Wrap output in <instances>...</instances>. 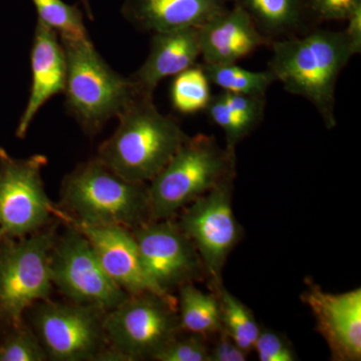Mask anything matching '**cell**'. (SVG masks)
I'll return each instance as SVG.
<instances>
[{"label":"cell","instance_id":"obj_1","mask_svg":"<svg viewBox=\"0 0 361 361\" xmlns=\"http://www.w3.org/2000/svg\"><path fill=\"white\" fill-rule=\"evenodd\" d=\"M269 70L284 90L315 106L327 129H334L336 89L341 71L355 56L345 33L316 28L270 44Z\"/></svg>","mask_w":361,"mask_h":361},{"label":"cell","instance_id":"obj_2","mask_svg":"<svg viewBox=\"0 0 361 361\" xmlns=\"http://www.w3.org/2000/svg\"><path fill=\"white\" fill-rule=\"evenodd\" d=\"M118 118L97 158L130 182H151L189 137L174 118L159 111L153 97L137 96Z\"/></svg>","mask_w":361,"mask_h":361},{"label":"cell","instance_id":"obj_3","mask_svg":"<svg viewBox=\"0 0 361 361\" xmlns=\"http://www.w3.org/2000/svg\"><path fill=\"white\" fill-rule=\"evenodd\" d=\"M68 219L133 230L152 221L148 186L123 179L96 158L78 166L61 186Z\"/></svg>","mask_w":361,"mask_h":361},{"label":"cell","instance_id":"obj_4","mask_svg":"<svg viewBox=\"0 0 361 361\" xmlns=\"http://www.w3.org/2000/svg\"><path fill=\"white\" fill-rule=\"evenodd\" d=\"M236 152L212 135L189 137L148 186L152 221L172 219L183 209L236 177Z\"/></svg>","mask_w":361,"mask_h":361},{"label":"cell","instance_id":"obj_5","mask_svg":"<svg viewBox=\"0 0 361 361\" xmlns=\"http://www.w3.org/2000/svg\"><path fill=\"white\" fill-rule=\"evenodd\" d=\"M61 42L66 61V109L85 133L97 134L140 94L129 78L106 63L90 37Z\"/></svg>","mask_w":361,"mask_h":361},{"label":"cell","instance_id":"obj_6","mask_svg":"<svg viewBox=\"0 0 361 361\" xmlns=\"http://www.w3.org/2000/svg\"><path fill=\"white\" fill-rule=\"evenodd\" d=\"M110 348L126 361L154 360L182 329L177 298L153 292L129 296L104 316Z\"/></svg>","mask_w":361,"mask_h":361},{"label":"cell","instance_id":"obj_7","mask_svg":"<svg viewBox=\"0 0 361 361\" xmlns=\"http://www.w3.org/2000/svg\"><path fill=\"white\" fill-rule=\"evenodd\" d=\"M54 242L52 232L39 230L0 248V311L16 324L33 303L49 299Z\"/></svg>","mask_w":361,"mask_h":361},{"label":"cell","instance_id":"obj_8","mask_svg":"<svg viewBox=\"0 0 361 361\" xmlns=\"http://www.w3.org/2000/svg\"><path fill=\"white\" fill-rule=\"evenodd\" d=\"M44 156L14 159L0 148V234L23 238L42 230L59 211L42 180Z\"/></svg>","mask_w":361,"mask_h":361},{"label":"cell","instance_id":"obj_9","mask_svg":"<svg viewBox=\"0 0 361 361\" xmlns=\"http://www.w3.org/2000/svg\"><path fill=\"white\" fill-rule=\"evenodd\" d=\"M233 182L226 180L183 209L180 222L200 256L210 287L222 283L228 256L243 237L232 207Z\"/></svg>","mask_w":361,"mask_h":361},{"label":"cell","instance_id":"obj_10","mask_svg":"<svg viewBox=\"0 0 361 361\" xmlns=\"http://www.w3.org/2000/svg\"><path fill=\"white\" fill-rule=\"evenodd\" d=\"M52 285L73 303L108 312L129 294L111 279L99 263L89 240L77 228L54 242L51 259Z\"/></svg>","mask_w":361,"mask_h":361},{"label":"cell","instance_id":"obj_11","mask_svg":"<svg viewBox=\"0 0 361 361\" xmlns=\"http://www.w3.org/2000/svg\"><path fill=\"white\" fill-rule=\"evenodd\" d=\"M104 311L82 304H42L35 325L47 357L59 361L97 360L106 348Z\"/></svg>","mask_w":361,"mask_h":361},{"label":"cell","instance_id":"obj_12","mask_svg":"<svg viewBox=\"0 0 361 361\" xmlns=\"http://www.w3.org/2000/svg\"><path fill=\"white\" fill-rule=\"evenodd\" d=\"M142 267L166 294L188 282L205 279L207 273L196 247L172 219L149 221L130 230Z\"/></svg>","mask_w":361,"mask_h":361},{"label":"cell","instance_id":"obj_13","mask_svg":"<svg viewBox=\"0 0 361 361\" xmlns=\"http://www.w3.org/2000/svg\"><path fill=\"white\" fill-rule=\"evenodd\" d=\"M301 300L310 308L316 331L326 341L331 360H361V289L334 294L306 280Z\"/></svg>","mask_w":361,"mask_h":361},{"label":"cell","instance_id":"obj_14","mask_svg":"<svg viewBox=\"0 0 361 361\" xmlns=\"http://www.w3.org/2000/svg\"><path fill=\"white\" fill-rule=\"evenodd\" d=\"M59 216L89 240L106 274L128 294L153 292L173 296L161 292L147 275L130 229L121 226L85 224L68 219L61 214Z\"/></svg>","mask_w":361,"mask_h":361},{"label":"cell","instance_id":"obj_15","mask_svg":"<svg viewBox=\"0 0 361 361\" xmlns=\"http://www.w3.org/2000/svg\"><path fill=\"white\" fill-rule=\"evenodd\" d=\"M201 58L207 65L236 63L259 47L270 45L250 16L234 6L225 8L198 27Z\"/></svg>","mask_w":361,"mask_h":361},{"label":"cell","instance_id":"obj_16","mask_svg":"<svg viewBox=\"0 0 361 361\" xmlns=\"http://www.w3.org/2000/svg\"><path fill=\"white\" fill-rule=\"evenodd\" d=\"M32 87L25 110L21 116L16 135L25 137L32 121L40 109L52 97L63 92L66 87V61L63 44L59 35L37 20L32 52Z\"/></svg>","mask_w":361,"mask_h":361},{"label":"cell","instance_id":"obj_17","mask_svg":"<svg viewBox=\"0 0 361 361\" xmlns=\"http://www.w3.org/2000/svg\"><path fill=\"white\" fill-rule=\"evenodd\" d=\"M201 56L198 28L155 32L148 58L141 68L129 77L137 94L153 97L161 80L176 77L197 65Z\"/></svg>","mask_w":361,"mask_h":361},{"label":"cell","instance_id":"obj_18","mask_svg":"<svg viewBox=\"0 0 361 361\" xmlns=\"http://www.w3.org/2000/svg\"><path fill=\"white\" fill-rule=\"evenodd\" d=\"M230 0H126L123 14L137 30L168 32L198 28Z\"/></svg>","mask_w":361,"mask_h":361},{"label":"cell","instance_id":"obj_19","mask_svg":"<svg viewBox=\"0 0 361 361\" xmlns=\"http://www.w3.org/2000/svg\"><path fill=\"white\" fill-rule=\"evenodd\" d=\"M241 7L261 35L269 40L295 37L307 32L304 0H230Z\"/></svg>","mask_w":361,"mask_h":361},{"label":"cell","instance_id":"obj_20","mask_svg":"<svg viewBox=\"0 0 361 361\" xmlns=\"http://www.w3.org/2000/svg\"><path fill=\"white\" fill-rule=\"evenodd\" d=\"M178 315L183 332L210 339L223 329L219 300L215 292L205 293L194 282L179 287Z\"/></svg>","mask_w":361,"mask_h":361},{"label":"cell","instance_id":"obj_21","mask_svg":"<svg viewBox=\"0 0 361 361\" xmlns=\"http://www.w3.org/2000/svg\"><path fill=\"white\" fill-rule=\"evenodd\" d=\"M211 291L215 292L219 300L223 330L250 355L261 330L253 313L245 304L226 290L222 283L211 287Z\"/></svg>","mask_w":361,"mask_h":361},{"label":"cell","instance_id":"obj_22","mask_svg":"<svg viewBox=\"0 0 361 361\" xmlns=\"http://www.w3.org/2000/svg\"><path fill=\"white\" fill-rule=\"evenodd\" d=\"M210 84L222 92L246 96L266 97L271 85L276 82L269 70L252 71L240 68L236 63L207 65L202 63Z\"/></svg>","mask_w":361,"mask_h":361},{"label":"cell","instance_id":"obj_23","mask_svg":"<svg viewBox=\"0 0 361 361\" xmlns=\"http://www.w3.org/2000/svg\"><path fill=\"white\" fill-rule=\"evenodd\" d=\"M170 94L173 106L180 114L193 115L205 111L212 94L203 66L195 65L176 75Z\"/></svg>","mask_w":361,"mask_h":361},{"label":"cell","instance_id":"obj_24","mask_svg":"<svg viewBox=\"0 0 361 361\" xmlns=\"http://www.w3.org/2000/svg\"><path fill=\"white\" fill-rule=\"evenodd\" d=\"M39 20L54 30L61 39H89L82 11L63 0H32Z\"/></svg>","mask_w":361,"mask_h":361},{"label":"cell","instance_id":"obj_25","mask_svg":"<svg viewBox=\"0 0 361 361\" xmlns=\"http://www.w3.org/2000/svg\"><path fill=\"white\" fill-rule=\"evenodd\" d=\"M153 360L210 361L208 339L196 334H179L159 351Z\"/></svg>","mask_w":361,"mask_h":361},{"label":"cell","instance_id":"obj_26","mask_svg":"<svg viewBox=\"0 0 361 361\" xmlns=\"http://www.w3.org/2000/svg\"><path fill=\"white\" fill-rule=\"evenodd\" d=\"M47 358L39 337L27 329H18L0 345V361H44Z\"/></svg>","mask_w":361,"mask_h":361},{"label":"cell","instance_id":"obj_27","mask_svg":"<svg viewBox=\"0 0 361 361\" xmlns=\"http://www.w3.org/2000/svg\"><path fill=\"white\" fill-rule=\"evenodd\" d=\"M205 111L209 120L224 132L226 148L236 149L237 145L251 134L250 130L230 111L220 94L211 97Z\"/></svg>","mask_w":361,"mask_h":361},{"label":"cell","instance_id":"obj_28","mask_svg":"<svg viewBox=\"0 0 361 361\" xmlns=\"http://www.w3.org/2000/svg\"><path fill=\"white\" fill-rule=\"evenodd\" d=\"M220 96L230 111L251 133L258 127L264 116L266 97L246 96L226 92H221Z\"/></svg>","mask_w":361,"mask_h":361},{"label":"cell","instance_id":"obj_29","mask_svg":"<svg viewBox=\"0 0 361 361\" xmlns=\"http://www.w3.org/2000/svg\"><path fill=\"white\" fill-rule=\"evenodd\" d=\"M260 361H294L295 351L281 334L272 330L261 329L254 345Z\"/></svg>","mask_w":361,"mask_h":361},{"label":"cell","instance_id":"obj_30","mask_svg":"<svg viewBox=\"0 0 361 361\" xmlns=\"http://www.w3.org/2000/svg\"><path fill=\"white\" fill-rule=\"evenodd\" d=\"M361 0H304L308 18L318 21L346 20Z\"/></svg>","mask_w":361,"mask_h":361},{"label":"cell","instance_id":"obj_31","mask_svg":"<svg viewBox=\"0 0 361 361\" xmlns=\"http://www.w3.org/2000/svg\"><path fill=\"white\" fill-rule=\"evenodd\" d=\"M212 345H209L210 361H246L249 353L240 348L224 330L213 336Z\"/></svg>","mask_w":361,"mask_h":361},{"label":"cell","instance_id":"obj_32","mask_svg":"<svg viewBox=\"0 0 361 361\" xmlns=\"http://www.w3.org/2000/svg\"><path fill=\"white\" fill-rule=\"evenodd\" d=\"M348 25L343 30L355 54L361 52V4L348 16Z\"/></svg>","mask_w":361,"mask_h":361},{"label":"cell","instance_id":"obj_33","mask_svg":"<svg viewBox=\"0 0 361 361\" xmlns=\"http://www.w3.org/2000/svg\"><path fill=\"white\" fill-rule=\"evenodd\" d=\"M82 1L85 6V13L89 16V18H92V9H90L89 0H82Z\"/></svg>","mask_w":361,"mask_h":361},{"label":"cell","instance_id":"obj_34","mask_svg":"<svg viewBox=\"0 0 361 361\" xmlns=\"http://www.w3.org/2000/svg\"><path fill=\"white\" fill-rule=\"evenodd\" d=\"M1 237H2V236H1V234H0V238H1Z\"/></svg>","mask_w":361,"mask_h":361}]
</instances>
